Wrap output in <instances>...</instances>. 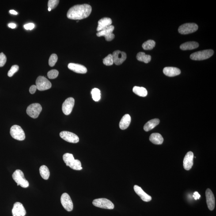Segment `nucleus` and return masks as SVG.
<instances>
[{"instance_id": "5701e85b", "label": "nucleus", "mask_w": 216, "mask_h": 216, "mask_svg": "<svg viewBox=\"0 0 216 216\" xmlns=\"http://www.w3.org/2000/svg\"><path fill=\"white\" fill-rule=\"evenodd\" d=\"M149 140L150 142L155 145H161L164 141L163 137L158 133L152 134L149 138Z\"/></svg>"}, {"instance_id": "bb28decb", "label": "nucleus", "mask_w": 216, "mask_h": 216, "mask_svg": "<svg viewBox=\"0 0 216 216\" xmlns=\"http://www.w3.org/2000/svg\"><path fill=\"white\" fill-rule=\"evenodd\" d=\"M137 58L140 61L148 63L151 61V57L150 55H146L145 53L139 52L137 54Z\"/></svg>"}, {"instance_id": "7ed1b4c3", "label": "nucleus", "mask_w": 216, "mask_h": 216, "mask_svg": "<svg viewBox=\"0 0 216 216\" xmlns=\"http://www.w3.org/2000/svg\"><path fill=\"white\" fill-rule=\"evenodd\" d=\"M12 177L17 185H20L23 188H28L29 186V183L26 179L23 172L21 170L17 169L13 172Z\"/></svg>"}, {"instance_id": "7c9ffc66", "label": "nucleus", "mask_w": 216, "mask_h": 216, "mask_svg": "<svg viewBox=\"0 0 216 216\" xmlns=\"http://www.w3.org/2000/svg\"><path fill=\"white\" fill-rule=\"evenodd\" d=\"M103 64L106 66H111L114 63L113 57L112 54H109L103 60Z\"/></svg>"}, {"instance_id": "4be33fe9", "label": "nucleus", "mask_w": 216, "mask_h": 216, "mask_svg": "<svg viewBox=\"0 0 216 216\" xmlns=\"http://www.w3.org/2000/svg\"><path fill=\"white\" fill-rule=\"evenodd\" d=\"M131 122V117L129 114H126L123 117L119 123V127L122 130H125L129 127Z\"/></svg>"}, {"instance_id": "a878e982", "label": "nucleus", "mask_w": 216, "mask_h": 216, "mask_svg": "<svg viewBox=\"0 0 216 216\" xmlns=\"http://www.w3.org/2000/svg\"><path fill=\"white\" fill-rule=\"evenodd\" d=\"M133 91L135 94L142 97H145L147 96L148 94L146 89L143 87H134Z\"/></svg>"}, {"instance_id": "c756f323", "label": "nucleus", "mask_w": 216, "mask_h": 216, "mask_svg": "<svg viewBox=\"0 0 216 216\" xmlns=\"http://www.w3.org/2000/svg\"><path fill=\"white\" fill-rule=\"evenodd\" d=\"M92 98L95 101H98L101 98V94L100 89L97 88H94L91 91Z\"/></svg>"}, {"instance_id": "f704fd0d", "label": "nucleus", "mask_w": 216, "mask_h": 216, "mask_svg": "<svg viewBox=\"0 0 216 216\" xmlns=\"http://www.w3.org/2000/svg\"><path fill=\"white\" fill-rule=\"evenodd\" d=\"M59 1L58 0H49L48 1V6L52 10L55 9L59 3Z\"/></svg>"}, {"instance_id": "cd10ccee", "label": "nucleus", "mask_w": 216, "mask_h": 216, "mask_svg": "<svg viewBox=\"0 0 216 216\" xmlns=\"http://www.w3.org/2000/svg\"><path fill=\"white\" fill-rule=\"evenodd\" d=\"M39 172L42 178L44 180H48L49 177L50 173L47 167L45 165H42L39 168Z\"/></svg>"}, {"instance_id": "f257e3e1", "label": "nucleus", "mask_w": 216, "mask_h": 216, "mask_svg": "<svg viewBox=\"0 0 216 216\" xmlns=\"http://www.w3.org/2000/svg\"><path fill=\"white\" fill-rule=\"evenodd\" d=\"M91 11V6L88 4L76 5L69 9L67 17L72 20H81L89 17Z\"/></svg>"}, {"instance_id": "e433bc0d", "label": "nucleus", "mask_w": 216, "mask_h": 216, "mask_svg": "<svg viewBox=\"0 0 216 216\" xmlns=\"http://www.w3.org/2000/svg\"><path fill=\"white\" fill-rule=\"evenodd\" d=\"M24 28L26 30H31L35 28V24L33 23H28L25 24L24 26Z\"/></svg>"}, {"instance_id": "b1692460", "label": "nucleus", "mask_w": 216, "mask_h": 216, "mask_svg": "<svg viewBox=\"0 0 216 216\" xmlns=\"http://www.w3.org/2000/svg\"><path fill=\"white\" fill-rule=\"evenodd\" d=\"M199 43L195 41L186 42L180 46V49L182 50H189L194 49L199 47Z\"/></svg>"}, {"instance_id": "79ce46f5", "label": "nucleus", "mask_w": 216, "mask_h": 216, "mask_svg": "<svg viewBox=\"0 0 216 216\" xmlns=\"http://www.w3.org/2000/svg\"><path fill=\"white\" fill-rule=\"evenodd\" d=\"M51 9H50V8H48V11H51Z\"/></svg>"}, {"instance_id": "ea45409f", "label": "nucleus", "mask_w": 216, "mask_h": 216, "mask_svg": "<svg viewBox=\"0 0 216 216\" xmlns=\"http://www.w3.org/2000/svg\"><path fill=\"white\" fill-rule=\"evenodd\" d=\"M8 26L9 27V28H16V24H15L14 23H10L9 24V25H8Z\"/></svg>"}, {"instance_id": "a19ab883", "label": "nucleus", "mask_w": 216, "mask_h": 216, "mask_svg": "<svg viewBox=\"0 0 216 216\" xmlns=\"http://www.w3.org/2000/svg\"><path fill=\"white\" fill-rule=\"evenodd\" d=\"M9 12H10V13H11V14L17 15L18 14L17 12H16V11H15L14 10H10V11H9Z\"/></svg>"}, {"instance_id": "4c0bfd02", "label": "nucleus", "mask_w": 216, "mask_h": 216, "mask_svg": "<svg viewBox=\"0 0 216 216\" xmlns=\"http://www.w3.org/2000/svg\"><path fill=\"white\" fill-rule=\"evenodd\" d=\"M36 89H37V87H36V85H32L30 88L29 92L32 94H34L35 93Z\"/></svg>"}, {"instance_id": "a211bd4d", "label": "nucleus", "mask_w": 216, "mask_h": 216, "mask_svg": "<svg viewBox=\"0 0 216 216\" xmlns=\"http://www.w3.org/2000/svg\"><path fill=\"white\" fill-rule=\"evenodd\" d=\"M68 67L72 71L76 73H80V74H85L87 71L86 67L83 65L78 64L70 63L68 65Z\"/></svg>"}, {"instance_id": "473e14b6", "label": "nucleus", "mask_w": 216, "mask_h": 216, "mask_svg": "<svg viewBox=\"0 0 216 216\" xmlns=\"http://www.w3.org/2000/svg\"><path fill=\"white\" fill-rule=\"evenodd\" d=\"M58 74H59V73L57 70L53 69V70H50L48 72V73H47V76L50 79H55L58 77Z\"/></svg>"}, {"instance_id": "6e6552de", "label": "nucleus", "mask_w": 216, "mask_h": 216, "mask_svg": "<svg viewBox=\"0 0 216 216\" xmlns=\"http://www.w3.org/2000/svg\"><path fill=\"white\" fill-rule=\"evenodd\" d=\"M41 106L39 103H33L28 106L27 109V113L28 116L34 119H36L39 116L41 112Z\"/></svg>"}, {"instance_id": "20e7f679", "label": "nucleus", "mask_w": 216, "mask_h": 216, "mask_svg": "<svg viewBox=\"0 0 216 216\" xmlns=\"http://www.w3.org/2000/svg\"><path fill=\"white\" fill-rule=\"evenodd\" d=\"M214 54V51L212 49L205 50L197 52L191 54L190 58L193 60L202 61L208 59Z\"/></svg>"}, {"instance_id": "4468645a", "label": "nucleus", "mask_w": 216, "mask_h": 216, "mask_svg": "<svg viewBox=\"0 0 216 216\" xmlns=\"http://www.w3.org/2000/svg\"><path fill=\"white\" fill-rule=\"evenodd\" d=\"M114 63L115 65H119L122 64L127 58V54L125 53L120 51H114L112 54Z\"/></svg>"}, {"instance_id": "dca6fc26", "label": "nucleus", "mask_w": 216, "mask_h": 216, "mask_svg": "<svg viewBox=\"0 0 216 216\" xmlns=\"http://www.w3.org/2000/svg\"><path fill=\"white\" fill-rule=\"evenodd\" d=\"M194 154L192 152L187 153L183 160V167L186 170H190L193 165Z\"/></svg>"}, {"instance_id": "aec40b11", "label": "nucleus", "mask_w": 216, "mask_h": 216, "mask_svg": "<svg viewBox=\"0 0 216 216\" xmlns=\"http://www.w3.org/2000/svg\"><path fill=\"white\" fill-rule=\"evenodd\" d=\"M112 23V20L108 17H104L98 21V24L96 31H100L107 27L111 25Z\"/></svg>"}, {"instance_id": "423d86ee", "label": "nucleus", "mask_w": 216, "mask_h": 216, "mask_svg": "<svg viewBox=\"0 0 216 216\" xmlns=\"http://www.w3.org/2000/svg\"><path fill=\"white\" fill-rule=\"evenodd\" d=\"M94 205L100 208L113 209L115 207L114 204L111 201L105 198H100L93 201Z\"/></svg>"}, {"instance_id": "9b49d317", "label": "nucleus", "mask_w": 216, "mask_h": 216, "mask_svg": "<svg viewBox=\"0 0 216 216\" xmlns=\"http://www.w3.org/2000/svg\"><path fill=\"white\" fill-rule=\"evenodd\" d=\"M61 201L62 206L67 211H71L73 210V202L68 194L66 193L62 194L61 198Z\"/></svg>"}, {"instance_id": "f3484780", "label": "nucleus", "mask_w": 216, "mask_h": 216, "mask_svg": "<svg viewBox=\"0 0 216 216\" xmlns=\"http://www.w3.org/2000/svg\"><path fill=\"white\" fill-rule=\"evenodd\" d=\"M206 203L209 210H213L215 207V199L212 191L209 188H207L206 191Z\"/></svg>"}, {"instance_id": "39448f33", "label": "nucleus", "mask_w": 216, "mask_h": 216, "mask_svg": "<svg viewBox=\"0 0 216 216\" xmlns=\"http://www.w3.org/2000/svg\"><path fill=\"white\" fill-rule=\"evenodd\" d=\"M10 134L13 138L17 140L23 141L25 138L23 130L20 126L17 125H14L11 127Z\"/></svg>"}, {"instance_id": "ddd939ff", "label": "nucleus", "mask_w": 216, "mask_h": 216, "mask_svg": "<svg viewBox=\"0 0 216 216\" xmlns=\"http://www.w3.org/2000/svg\"><path fill=\"white\" fill-rule=\"evenodd\" d=\"M74 104V100L73 98H68L65 100L62 105V111L65 115H70Z\"/></svg>"}, {"instance_id": "c85d7f7f", "label": "nucleus", "mask_w": 216, "mask_h": 216, "mask_svg": "<svg viewBox=\"0 0 216 216\" xmlns=\"http://www.w3.org/2000/svg\"><path fill=\"white\" fill-rule=\"evenodd\" d=\"M155 44V42L154 40H149L143 43L142 47L145 50H152L154 48Z\"/></svg>"}, {"instance_id": "0eeeda50", "label": "nucleus", "mask_w": 216, "mask_h": 216, "mask_svg": "<svg viewBox=\"0 0 216 216\" xmlns=\"http://www.w3.org/2000/svg\"><path fill=\"white\" fill-rule=\"evenodd\" d=\"M198 29V26L194 23H188L182 24L179 27L178 31L182 35H187L196 32Z\"/></svg>"}, {"instance_id": "412c9836", "label": "nucleus", "mask_w": 216, "mask_h": 216, "mask_svg": "<svg viewBox=\"0 0 216 216\" xmlns=\"http://www.w3.org/2000/svg\"><path fill=\"white\" fill-rule=\"evenodd\" d=\"M164 74L169 77H175L180 74V70L177 68L174 67H165L163 70Z\"/></svg>"}, {"instance_id": "c9c22d12", "label": "nucleus", "mask_w": 216, "mask_h": 216, "mask_svg": "<svg viewBox=\"0 0 216 216\" xmlns=\"http://www.w3.org/2000/svg\"><path fill=\"white\" fill-rule=\"evenodd\" d=\"M6 57L3 53H0V67H2L6 63Z\"/></svg>"}, {"instance_id": "9d476101", "label": "nucleus", "mask_w": 216, "mask_h": 216, "mask_svg": "<svg viewBox=\"0 0 216 216\" xmlns=\"http://www.w3.org/2000/svg\"><path fill=\"white\" fill-rule=\"evenodd\" d=\"M36 84L38 90L43 91L50 89L51 87V83L43 76H39L36 80Z\"/></svg>"}, {"instance_id": "2eb2a0df", "label": "nucleus", "mask_w": 216, "mask_h": 216, "mask_svg": "<svg viewBox=\"0 0 216 216\" xmlns=\"http://www.w3.org/2000/svg\"><path fill=\"white\" fill-rule=\"evenodd\" d=\"M12 213L13 216H25L26 214L25 208L20 202H16L14 204Z\"/></svg>"}, {"instance_id": "1a4fd4ad", "label": "nucleus", "mask_w": 216, "mask_h": 216, "mask_svg": "<svg viewBox=\"0 0 216 216\" xmlns=\"http://www.w3.org/2000/svg\"><path fill=\"white\" fill-rule=\"evenodd\" d=\"M114 28V26L110 25L107 28H104L101 31H99L96 33V35L98 37L104 36L106 40L107 41H110L113 40L115 38V35L112 33Z\"/></svg>"}, {"instance_id": "393cba45", "label": "nucleus", "mask_w": 216, "mask_h": 216, "mask_svg": "<svg viewBox=\"0 0 216 216\" xmlns=\"http://www.w3.org/2000/svg\"><path fill=\"white\" fill-rule=\"evenodd\" d=\"M159 123L160 120L158 119H152L145 124L144 126V129L145 131H149L154 129Z\"/></svg>"}, {"instance_id": "2f4dec72", "label": "nucleus", "mask_w": 216, "mask_h": 216, "mask_svg": "<svg viewBox=\"0 0 216 216\" xmlns=\"http://www.w3.org/2000/svg\"><path fill=\"white\" fill-rule=\"evenodd\" d=\"M58 60L57 55L55 54H53L50 56L49 59V64L50 66H55Z\"/></svg>"}, {"instance_id": "72a5a7b5", "label": "nucleus", "mask_w": 216, "mask_h": 216, "mask_svg": "<svg viewBox=\"0 0 216 216\" xmlns=\"http://www.w3.org/2000/svg\"><path fill=\"white\" fill-rule=\"evenodd\" d=\"M19 69V66L17 65H13L11 67L10 70H9L8 73V76L9 77H12L14 75L15 73L18 71Z\"/></svg>"}, {"instance_id": "f03ea898", "label": "nucleus", "mask_w": 216, "mask_h": 216, "mask_svg": "<svg viewBox=\"0 0 216 216\" xmlns=\"http://www.w3.org/2000/svg\"><path fill=\"white\" fill-rule=\"evenodd\" d=\"M63 160L67 166L70 167L74 170L79 171L83 169L81 161L75 159L73 155L70 153H65L63 156Z\"/></svg>"}, {"instance_id": "6ab92c4d", "label": "nucleus", "mask_w": 216, "mask_h": 216, "mask_svg": "<svg viewBox=\"0 0 216 216\" xmlns=\"http://www.w3.org/2000/svg\"><path fill=\"white\" fill-rule=\"evenodd\" d=\"M134 189L135 193L140 197L141 199L144 201L149 202L151 200V197L146 194L141 187L135 185L134 187Z\"/></svg>"}, {"instance_id": "58836bf2", "label": "nucleus", "mask_w": 216, "mask_h": 216, "mask_svg": "<svg viewBox=\"0 0 216 216\" xmlns=\"http://www.w3.org/2000/svg\"><path fill=\"white\" fill-rule=\"evenodd\" d=\"M193 197L194 199H195L196 200H197L199 199H200V198L201 197V195H200L199 193H198V192H197V191H195V192L194 193Z\"/></svg>"}, {"instance_id": "f8f14e48", "label": "nucleus", "mask_w": 216, "mask_h": 216, "mask_svg": "<svg viewBox=\"0 0 216 216\" xmlns=\"http://www.w3.org/2000/svg\"><path fill=\"white\" fill-rule=\"evenodd\" d=\"M60 136L65 141L71 143H76L79 142L78 136L70 132L63 131L60 133Z\"/></svg>"}]
</instances>
